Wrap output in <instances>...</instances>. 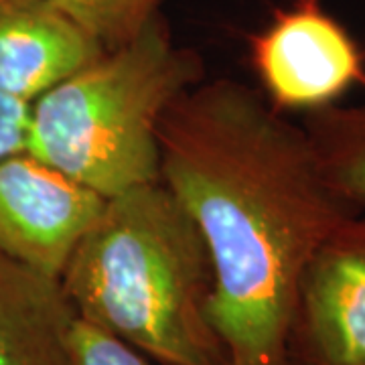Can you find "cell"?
Wrapping results in <instances>:
<instances>
[{
  "instance_id": "obj_1",
  "label": "cell",
  "mask_w": 365,
  "mask_h": 365,
  "mask_svg": "<svg viewBox=\"0 0 365 365\" xmlns=\"http://www.w3.org/2000/svg\"><path fill=\"white\" fill-rule=\"evenodd\" d=\"M160 181L207 246L209 325L227 365H290L300 276L355 215L317 163L302 124L235 79L199 81L158 128Z\"/></svg>"
},
{
  "instance_id": "obj_2",
  "label": "cell",
  "mask_w": 365,
  "mask_h": 365,
  "mask_svg": "<svg viewBox=\"0 0 365 365\" xmlns=\"http://www.w3.org/2000/svg\"><path fill=\"white\" fill-rule=\"evenodd\" d=\"M59 284L79 321L157 364L227 365L209 325L207 246L163 181L106 199Z\"/></svg>"
},
{
  "instance_id": "obj_3",
  "label": "cell",
  "mask_w": 365,
  "mask_h": 365,
  "mask_svg": "<svg viewBox=\"0 0 365 365\" xmlns=\"http://www.w3.org/2000/svg\"><path fill=\"white\" fill-rule=\"evenodd\" d=\"M199 81V53L157 13L31 104L26 153L106 199L160 181V120Z\"/></svg>"
},
{
  "instance_id": "obj_4",
  "label": "cell",
  "mask_w": 365,
  "mask_h": 365,
  "mask_svg": "<svg viewBox=\"0 0 365 365\" xmlns=\"http://www.w3.org/2000/svg\"><path fill=\"white\" fill-rule=\"evenodd\" d=\"M250 63L274 110L311 114L365 86V55L321 0H292L250 37Z\"/></svg>"
},
{
  "instance_id": "obj_5",
  "label": "cell",
  "mask_w": 365,
  "mask_h": 365,
  "mask_svg": "<svg viewBox=\"0 0 365 365\" xmlns=\"http://www.w3.org/2000/svg\"><path fill=\"white\" fill-rule=\"evenodd\" d=\"M106 197L26 150L0 158V252L59 280Z\"/></svg>"
},
{
  "instance_id": "obj_6",
  "label": "cell",
  "mask_w": 365,
  "mask_h": 365,
  "mask_svg": "<svg viewBox=\"0 0 365 365\" xmlns=\"http://www.w3.org/2000/svg\"><path fill=\"white\" fill-rule=\"evenodd\" d=\"M290 365H365V213L341 222L300 276Z\"/></svg>"
},
{
  "instance_id": "obj_7",
  "label": "cell",
  "mask_w": 365,
  "mask_h": 365,
  "mask_svg": "<svg viewBox=\"0 0 365 365\" xmlns=\"http://www.w3.org/2000/svg\"><path fill=\"white\" fill-rule=\"evenodd\" d=\"M106 49L66 13L35 0L0 2V91L33 104Z\"/></svg>"
},
{
  "instance_id": "obj_8",
  "label": "cell",
  "mask_w": 365,
  "mask_h": 365,
  "mask_svg": "<svg viewBox=\"0 0 365 365\" xmlns=\"http://www.w3.org/2000/svg\"><path fill=\"white\" fill-rule=\"evenodd\" d=\"M73 323L59 280L0 252V365H71Z\"/></svg>"
},
{
  "instance_id": "obj_9",
  "label": "cell",
  "mask_w": 365,
  "mask_h": 365,
  "mask_svg": "<svg viewBox=\"0 0 365 365\" xmlns=\"http://www.w3.org/2000/svg\"><path fill=\"white\" fill-rule=\"evenodd\" d=\"M302 128L331 189L365 213V104H333L304 114Z\"/></svg>"
},
{
  "instance_id": "obj_10",
  "label": "cell",
  "mask_w": 365,
  "mask_h": 365,
  "mask_svg": "<svg viewBox=\"0 0 365 365\" xmlns=\"http://www.w3.org/2000/svg\"><path fill=\"white\" fill-rule=\"evenodd\" d=\"M2 2V0H0ZM66 13L106 51L116 49L158 13V0H35Z\"/></svg>"
},
{
  "instance_id": "obj_11",
  "label": "cell",
  "mask_w": 365,
  "mask_h": 365,
  "mask_svg": "<svg viewBox=\"0 0 365 365\" xmlns=\"http://www.w3.org/2000/svg\"><path fill=\"white\" fill-rule=\"evenodd\" d=\"M71 365H160L124 341L76 317L69 339Z\"/></svg>"
},
{
  "instance_id": "obj_12",
  "label": "cell",
  "mask_w": 365,
  "mask_h": 365,
  "mask_svg": "<svg viewBox=\"0 0 365 365\" xmlns=\"http://www.w3.org/2000/svg\"><path fill=\"white\" fill-rule=\"evenodd\" d=\"M31 104L0 91V158L26 150Z\"/></svg>"
}]
</instances>
